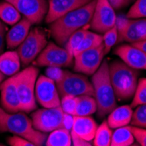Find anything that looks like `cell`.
<instances>
[{"mask_svg": "<svg viewBox=\"0 0 146 146\" xmlns=\"http://www.w3.org/2000/svg\"><path fill=\"white\" fill-rule=\"evenodd\" d=\"M96 0H92L86 5L66 13L50 23V33L56 43L64 46L68 38L77 30L89 25Z\"/></svg>", "mask_w": 146, "mask_h": 146, "instance_id": "obj_1", "label": "cell"}, {"mask_svg": "<svg viewBox=\"0 0 146 146\" xmlns=\"http://www.w3.org/2000/svg\"><path fill=\"white\" fill-rule=\"evenodd\" d=\"M0 132L11 133L22 137L32 142L35 146L45 145L47 133L40 132L34 129L32 119L23 111L9 113L0 108Z\"/></svg>", "mask_w": 146, "mask_h": 146, "instance_id": "obj_2", "label": "cell"}, {"mask_svg": "<svg viewBox=\"0 0 146 146\" xmlns=\"http://www.w3.org/2000/svg\"><path fill=\"white\" fill-rule=\"evenodd\" d=\"M91 82L94 88V97L97 104L96 113L100 118H102L108 115L117 106L107 60H103L97 71L92 75Z\"/></svg>", "mask_w": 146, "mask_h": 146, "instance_id": "obj_3", "label": "cell"}, {"mask_svg": "<svg viewBox=\"0 0 146 146\" xmlns=\"http://www.w3.org/2000/svg\"><path fill=\"white\" fill-rule=\"evenodd\" d=\"M110 77L116 99L128 101L134 96L139 72L123 60H114L109 64Z\"/></svg>", "mask_w": 146, "mask_h": 146, "instance_id": "obj_4", "label": "cell"}, {"mask_svg": "<svg viewBox=\"0 0 146 146\" xmlns=\"http://www.w3.org/2000/svg\"><path fill=\"white\" fill-rule=\"evenodd\" d=\"M38 74L39 70L37 67L27 66L15 74L21 111L25 113H30L37 110L35 85Z\"/></svg>", "mask_w": 146, "mask_h": 146, "instance_id": "obj_5", "label": "cell"}, {"mask_svg": "<svg viewBox=\"0 0 146 146\" xmlns=\"http://www.w3.org/2000/svg\"><path fill=\"white\" fill-rule=\"evenodd\" d=\"M46 45V32L40 27L31 29L24 41L17 47V52L20 58L21 64L27 67L37 59Z\"/></svg>", "mask_w": 146, "mask_h": 146, "instance_id": "obj_6", "label": "cell"}, {"mask_svg": "<svg viewBox=\"0 0 146 146\" xmlns=\"http://www.w3.org/2000/svg\"><path fill=\"white\" fill-rule=\"evenodd\" d=\"M59 94L63 96H94V88L92 82L82 74L72 73L65 70L64 75L56 83Z\"/></svg>", "mask_w": 146, "mask_h": 146, "instance_id": "obj_7", "label": "cell"}, {"mask_svg": "<svg viewBox=\"0 0 146 146\" xmlns=\"http://www.w3.org/2000/svg\"><path fill=\"white\" fill-rule=\"evenodd\" d=\"M66 113L60 106L54 108H43L35 110L31 115L32 123L37 130L50 133L52 130L60 128H65Z\"/></svg>", "mask_w": 146, "mask_h": 146, "instance_id": "obj_8", "label": "cell"}, {"mask_svg": "<svg viewBox=\"0 0 146 146\" xmlns=\"http://www.w3.org/2000/svg\"><path fill=\"white\" fill-rule=\"evenodd\" d=\"M118 32L117 44L128 42L130 44L146 40V19H129L126 16L116 18Z\"/></svg>", "mask_w": 146, "mask_h": 146, "instance_id": "obj_9", "label": "cell"}, {"mask_svg": "<svg viewBox=\"0 0 146 146\" xmlns=\"http://www.w3.org/2000/svg\"><path fill=\"white\" fill-rule=\"evenodd\" d=\"M105 55L103 43L80 52L74 56V70L85 75H93L99 68Z\"/></svg>", "mask_w": 146, "mask_h": 146, "instance_id": "obj_10", "label": "cell"}, {"mask_svg": "<svg viewBox=\"0 0 146 146\" xmlns=\"http://www.w3.org/2000/svg\"><path fill=\"white\" fill-rule=\"evenodd\" d=\"M74 58L68 54L65 47L49 42L36 59V65L38 67L65 68L72 65Z\"/></svg>", "mask_w": 146, "mask_h": 146, "instance_id": "obj_11", "label": "cell"}, {"mask_svg": "<svg viewBox=\"0 0 146 146\" xmlns=\"http://www.w3.org/2000/svg\"><path fill=\"white\" fill-rule=\"evenodd\" d=\"M116 18L115 9L109 0H96L89 26L96 33H104L115 25Z\"/></svg>", "mask_w": 146, "mask_h": 146, "instance_id": "obj_12", "label": "cell"}, {"mask_svg": "<svg viewBox=\"0 0 146 146\" xmlns=\"http://www.w3.org/2000/svg\"><path fill=\"white\" fill-rule=\"evenodd\" d=\"M35 98L43 108L58 107L60 104V96L54 81L46 75H39L35 85Z\"/></svg>", "mask_w": 146, "mask_h": 146, "instance_id": "obj_13", "label": "cell"}, {"mask_svg": "<svg viewBox=\"0 0 146 146\" xmlns=\"http://www.w3.org/2000/svg\"><path fill=\"white\" fill-rule=\"evenodd\" d=\"M19 11L24 18L27 19L33 25L42 22L46 18L49 8L47 0H5Z\"/></svg>", "mask_w": 146, "mask_h": 146, "instance_id": "obj_14", "label": "cell"}, {"mask_svg": "<svg viewBox=\"0 0 146 146\" xmlns=\"http://www.w3.org/2000/svg\"><path fill=\"white\" fill-rule=\"evenodd\" d=\"M0 102L2 108L9 113L21 111L15 74L4 80L0 85Z\"/></svg>", "mask_w": 146, "mask_h": 146, "instance_id": "obj_15", "label": "cell"}, {"mask_svg": "<svg viewBox=\"0 0 146 146\" xmlns=\"http://www.w3.org/2000/svg\"><path fill=\"white\" fill-rule=\"evenodd\" d=\"M117 55L125 64L137 70H146V52L133 45H121L115 49Z\"/></svg>", "mask_w": 146, "mask_h": 146, "instance_id": "obj_16", "label": "cell"}, {"mask_svg": "<svg viewBox=\"0 0 146 146\" xmlns=\"http://www.w3.org/2000/svg\"><path fill=\"white\" fill-rule=\"evenodd\" d=\"M92 0H49V8L45 20L47 24L54 22L66 13L81 8Z\"/></svg>", "mask_w": 146, "mask_h": 146, "instance_id": "obj_17", "label": "cell"}, {"mask_svg": "<svg viewBox=\"0 0 146 146\" xmlns=\"http://www.w3.org/2000/svg\"><path fill=\"white\" fill-rule=\"evenodd\" d=\"M32 23L25 18L20 19L19 22L12 25V27L5 34V42L7 48L14 50L17 48L28 35Z\"/></svg>", "mask_w": 146, "mask_h": 146, "instance_id": "obj_18", "label": "cell"}, {"mask_svg": "<svg viewBox=\"0 0 146 146\" xmlns=\"http://www.w3.org/2000/svg\"><path fill=\"white\" fill-rule=\"evenodd\" d=\"M96 121L90 115L88 116H77L73 117V125L71 131L85 139L88 142L92 143L95 137L97 129Z\"/></svg>", "mask_w": 146, "mask_h": 146, "instance_id": "obj_19", "label": "cell"}, {"mask_svg": "<svg viewBox=\"0 0 146 146\" xmlns=\"http://www.w3.org/2000/svg\"><path fill=\"white\" fill-rule=\"evenodd\" d=\"M133 109L130 105H123L116 107L109 114L107 123L111 129H116L127 126L130 123Z\"/></svg>", "mask_w": 146, "mask_h": 146, "instance_id": "obj_20", "label": "cell"}, {"mask_svg": "<svg viewBox=\"0 0 146 146\" xmlns=\"http://www.w3.org/2000/svg\"><path fill=\"white\" fill-rule=\"evenodd\" d=\"M21 61L17 51L11 50L0 54V71L5 76H12L20 70Z\"/></svg>", "mask_w": 146, "mask_h": 146, "instance_id": "obj_21", "label": "cell"}, {"mask_svg": "<svg viewBox=\"0 0 146 146\" xmlns=\"http://www.w3.org/2000/svg\"><path fill=\"white\" fill-rule=\"evenodd\" d=\"M46 146H71V130L66 128H60L50 132L45 143Z\"/></svg>", "mask_w": 146, "mask_h": 146, "instance_id": "obj_22", "label": "cell"}, {"mask_svg": "<svg viewBox=\"0 0 146 146\" xmlns=\"http://www.w3.org/2000/svg\"><path fill=\"white\" fill-rule=\"evenodd\" d=\"M97 110V104L94 96H77V105L74 115L77 116H88Z\"/></svg>", "mask_w": 146, "mask_h": 146, "instance_id": "obj_23", "label": "cell"}, {"mask_svg": "<svg viewBox=\"0 0 146 146\" xmlns=\"http://www.w3.org/2000/svg\"><path fill=\"white\" fill-rule=\"evenodd\" d=\"M135 142L134 136L129 129V126H123L115 129L112 132L111 146H129Z\"/></svg>", "mask_w": 146, "mask_h": 146, "instance_id": "obj_24", "label": "cell"}, {"mask_svg": "<svg viewBox=\"0 0 146 146\" xmlns=\"http://www.w3.org/2000/svg\"><path fill=\"white\" fill-rule=\"evenodd\" d=\"M21 19L19 11L7 1L0 2V19L4 23L13 25L19 22Z\"/></svg>", "mask_w": 146, "mask_h": 146, "instance_id": "obj_25", "label": "cell"}, {"mask_svg": "<svg viewBox=\"0 0 146 146\" xmlns=\"http://www.w3.org/2000/svg\"><path fill=\"white\" fill-rule=\"evenodd\" d=\"M112 137V130L107 121H103L96 129L93 145L95 146H110Z\"/></svg>", "mask_w": 146, "mask_h": 146, "instance_id": "obj_26", "label": "cell"}, {"mask_svg": "<svg viewBox=\"0 0 146 146\" xmlns=\"http://www.w3.org/2000/svg\"><path fill=\"white\" fill-rule=\"evenodd\" d=\"M102 43V35L97 33H93L90 31H88L84 38L82 40V42L80 43L76 50L74 51V56L80 54L83 51L94 48Z\"/></svg>", "mask_w": 146, "mask_h": 146, "instance_id": "obj_27", "label": "cell"}, {"mask_svg": "<svg viewBox=\"0 0 146 146\" xmlns=\"http://www.w3.org/2000/svg\"><path fill=\"white\" fill-rule=\"evenodd\" d=\"M88 25L84 26V27L77 30L75 33H74L68 39V41L66 42L64 47L67 49V51L68 52V54L71 55V57L74 58V51L76 50V48L78 47V46L80 45V43L82 42V40L84 38L87 32L88 31L87 29Z\"/></svg>", "mask_w": 146, "mask_h": 146, "instance_id": "obj_28", "label": "cell"}, {"mask_svg": "<svg viewBox=\"0 0 146 146\" xmlns=\"http://www.w3.org/2000/svg\"><path fill=\"white\" fill-rule=\"evenodd\" d=\"M143 104H146V78H141L137 81V85L130 107L134 109L139 105Z\"/></svg>", "mask_w": 146, "mask_h": 146, "instance_id": "obj_29", "label": "cell"}, {"mask_svg": "<svg viewBox=\"0 0 146 146\" xmlns=\"http://www.w3.org/2000/svg\"><path fill=\"white\" fill-rule=\"evenodd\" d=\"M118 40V32H117V27H116V24L115 26L107 32H105L102 35V43L104 46V51H105V54H109L112 47L117 44Z\"/></svg>", "mask_w": 146, "mask_h": 146, "instance_id": "obj_30", "label": "cell"}, {"mask_svg": "<svg viewBox=\"0 0 146 146\" xmlns=\"http://www.w3.org/2000/svg\"><path fill=\"white\" fill-rule=\"evenodd\" d=\"M129 19H146V0H136L128 11Z\"/></svg>", "mask_w": 146, "mask_h": 146, "instance_id": "obj_31", "label": "cell"}, {"mask_svg": "<svg viewBox=\"0 0 146 146\" xmlns=\"http://www.w3.org/2000/svg\"><path fill=\"white\" fill-rule=\"evenodd\" d=\"M130 124L146 129V104L139 105L133 111Z\"/></svg>", "mask_w": 146, "mask_h": 146, "instance_id": "obj_32", "label": "cell"}, {"mask_svg": "<svg viewBox=\"0 0 146 146\" xmlns=\"http://www.w3.org/2000/svg\"><path fill=\"white\" fill-rule=\"evenodd\" d=\"M77 105V96H63L60 97V108L64 113L74 115Z\"/></svg>", "mask_w": 146, "mask_h": 146, "instance_id": "obj_33", "label": "cell"}, {"mask_svg": "<svg viewBox=\"0 0 146 146\" xmlns=\"http://www.w3.org/2000/svg\"><path fill=\"white\" fill-rule=\"evenodd\" d=\"M129 129L134 136L135 140L141 145L146 146V129L130 125Z\"/></svg>", "mask_w": 146, "mask_h": 146, "instance_id": "obj_34", "label": "cell"}, {"mask_svg": "<svg viewBox=\"0 0 146 146\" xmlns=\"http://www.w3.org/2000/svg\"><path fill=\"white\" fill-rule=\"evenodd\" d=\"M65 70L61 69V68H56V67H49L46 70V75L54 81L55 83L60 82L64 75Z\"/></svg>", "mask_w": 146, "mask_h": 146, "instance_id": "obj_35", "label": "cell"}, {"mask_svg": "<svg viewBox=\"0 0 146 146\" xmlns=\"http://www.w3.org/2000/svg\"><path fill=\"white\" fill-rule=\"evenodd\" d=\"M7 143L11 146H35L29 140L15 135L7 138Z\"/></svg>", "mask_w": 146, "mask_h": 146, "instance_id": "obj_36", "label": "cell"}, {"mask_svg": "<svg viewBox=\"0 0 146 146\" xmlns=\"http://www.w3.org/2000/svg\"><path fill=\"white\" fill-rule=\"evenodd\" d=\"M71 137H72V145L74 146H91L93 145L92 143L86 141L85 139L79 137L75 133L71 131Z\"/></svg>", "mask_w": 146, "mask_h": 146, "instance_id": "obj_37", "label": "cell"}, {"mask_svg": "<svg viewBox=\"0 0 146 146\" xmlns=\"http://www.w3.org/2000/svg\"><path fill=\"white\" fill-rule=\"evenodd\" d=\"M109 2L115 10H121L130 5L133 0H109Z\"/></svg>", "mask_w": 146, "mask_h": 146, "instance_id": "obj_38", "label": "cell"}, {"mask_svg": "<svg viewBox=\"0 0 146 146\" xmlns=\"http://www.w3.org/2000/svg\"><path fill=\"white\" fill-rule=\"evenodd\" d=\"M5 25L0 23V54H2L4 51V46H5Z\"/></svg>", "mask_w": 146, "mask_h": 146, "instance_id": "obj_39", "label": "cell"}, {"mask_svg": "<svg viewBox=\"0 0 146 146\" xmlns=\"http://www.w3.org/2000/svg\"><path fill=\"white\" fill-rule=\"evenodd\" d=\"M131 45H133L135 46L136 47L143 50V52H146V40H143V41H141V42H137V43H133V44H131Z\"/></svg>", "mask_w": 146, "mask_h": 146, "instance_id": "obj_40", "label": "cell"}, {"mask_svg": "<svg viewBox=\"0 0 146 146\" xmlns=\"http://www.w3.org/2000/svg\"><path fill=\"white\" fill-rule=\"evenodd\" d=\"M5 78V75L1 71H0V85H1V83L4 82Z\"/></svg>", "mask_w": 146, "mask_h": 146, "instance_id": "obj_41", "label": "cell"}]
</instances>
